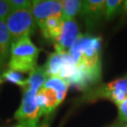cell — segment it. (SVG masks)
<instances>
[{
  "label": "cell",
  "instance_id": "cell-20",
  "mask_svg": "<svg viewBox=\"0 0 127 127\" xmlns=\"http://www.w3.org/2000/svg\"><path fill=\"white\" fill-rule=\"evenodd\" d=\"M12 11L8 1H2L0 0V19L6 20L8 15Z\"/></svg>",
  "mask_w": 127,
  "mask_h": 127
},
{
  "label": "cell",
  "instance_id": "cell-22",
  "mask_svg": "<svg viewBox=\"0 0 127 127\" xmlns=\"http://www.w3.org/2000/svg\"><path fill=\"white\" fill-rule=\"evenodd\" d=\"M36 127H48V124L45 123V124H43V125H41V126H36Z\"/></svg>",
  "mask_w": 127,
  "mask_h": 127
},
{
  "label": "cell",
  "instance_id": "cell-3",
  "mask_svg": "<svg viewBox=\"0 0 127 127\" xmlns=\"http://www.w3.org/2000/svg\"><path fill=\"white\" fill-rule=\"evenodd\" d=\"M6 24L13 44L22 37L30 36L35 31L36 22L31 7H27L12 10L7 17Z\"/></svg>",
  "mask_w": 127,
  "mask_h": 127
},
{
  "label": "cell",
  "instance_id": "cell-5",
  "mask_svg": "<svg viewBox=\"0 0 127 127\" xmlns=\"http://www.w3.org/2000/svg\"><path fill=\"white\" fill-rule=\"evenodd\" d=\"M32 12L39 25L50 17H62V1L57 0H35L32 1Z\"/></svg>",
  "mask_w": 127,
  "mask_h": 127
},
{
  "label": "cell",
  "instance_id": "cell-11",
  "mask_svg": "<svg viewBox=\"0 0 127 127\" xmlns=\"http://www.w3.org/2000/svg\"><path fill=\"white\" fill-rule=\"evenodd\" d=\"M48 75L44 66H37L34 70L29 73L27 78V84L25 88H30L38 92L48 79Z\"/></svg>",
  "mask_w": 127,
  "mask_h": 127
},
{
  "label": "cell",
  "instance_id": "cell-4",
  "mask_svg": "<svg viewBox=\"0 0 127 127\" xmlns=\"http://www.w3.org/2000/svg\"><path fill=\"white\" fill-rule=\"evenodd\" d=\"M37 92L30 88H23V96L18 110L16 111L14 118L23 127H36L40 116L35 96Z\"/></svg>",
  "mask_w": 127,
  "mask_h": 127
},
{
  "label": "cell",
  "instance_id": "cell-8",
  "mask_svg": "<svg viewBox=\"0 0 127 127\" xmlns=\"http://www.w3.org/2000/svg\"><path fill=\"white\" fill-rule=\"evenodd\" d=\"M63 26L64 20L62 17H50L39 24L43 36L54 43L56 42L57 40L59 39L61 34Z\"/></svg>",
  "mask_w": 127,
  "mask_h": 127
},
{
  "label": "cell",
  "instance_id": "cell-1",
  "mask_svg": "<svg viewBox=\"0 0 127 127\" xmlns=\"http://www.w3.org/2000/svg\"><path fill=\"white\" fill-rule=\"evenodd\" d=\"M101 41L100 37L80 35L68 51L73 64L85 70L101 71Z\"/></svg>",
  "mask_w": 127,
  "mask_h": 127
},
{
  "label": "cell",
  "instance_id": "cell-7",
  "mask_svg": "<svg viewBox=\"0 0 127 127\" xmlns=\"http://www.w3.org/2000/svg\"><path fill=\"white\" fill-rule=\"evenodd\" d=\"M106 1L104 0H88L83 1L81 15L84 17L87 25L94 27L105 17Z\"/></svg>",
  "mask_w": 127,
  "mask_h": 127
},
{
  "label": "cell",
  "instance_id": "cell-14",
  "mask_svg": "<svg viewBox=\"0 0 127 127\" xmlns=\"http://www.w3.org/2000/svg\"><path fill=\"white\" fill-rule=\"evenodd\" d=\"M2 78H4L5 80H7V82L14 83V84H17L20 86V87L25 88L27 84V78L24 77V75L22 74V73L18 72V71L16 70H12V69H9L5 71L2 74Z\"/></svg>",
  "mask_w": 127,
  "mask_h": 127
},
{
  "label": "cell",
  "instance_id": "cell-16",
  "mask_svg": "<svg viewBox=\"0 0 127 127\" xmlns=\"http://www.w3.org/2000/svg\"><path fill=\"white\" fill-rule=\"evenodd\" d=\"M100 89L103 91H121L127 94V76L124 78H120L107 83L101 87Z\"/></svg>",
  "mask_w": 127,
  "mask_h": 127
},
{
  "label": "cell",
  "instance_id": "cell-24",
  "mask_svg": "<svg viewBox=\"0 0 127 127\" xmlns=\"http://www.w3.org/2000/svg\"><path fill=\"white\" fill-rule=\"evenodd\" d=\"M15 127H23L22 125H18V126H15Z\"/></svg>",
  "mask_w": 127,
  "mask_h": 127
},
{
  "label": "cell",
  "instance_id": "cell-13",
  "mask_svg": "<svg viewBox=\"0 0 127 127\" xmlns=\"http://www.w3.org/2000/svg\"><path fill=\"white\" fill-rule=\"evenodd\" d=\"M63 12L62 18L65 20H73L78 14L81 13L83 1L78 0H64L62 1Z\"/></svg>",
  "mask_w": 127,
  "mask_h": 127
},
{
  "label": "cell",
  "instance_id": "cell-18",
  "mask_svg": "<svg viewBox=\"0 0 127 127\" xmlns=\"http://www.w3.org/2000/svg\"><path fill=\"white\" fill-rule=\"evenodd\" d=\"M35 101H36L37 106L40 109V116L42 115H48V103H47V97L45 96L44 90L41 88L38 91L35 96Z\"/></svg>",
  "mask_w": 127,
  "mask_h": 127
},
{
  "label": "cell",
  "instance_id": "cell-10",
  "mask_svg": "<svg viewBox=\"0 0 127 127\" xmlns=\"http://www.w3.org/2000/svg\"><path fill=\"white\" fill-rule=\"evenodd\" d=\"M12 40L6 20L0 19V64H2L6 61L8 53L11 50Z\"/></svg>",
  "mask_w": 127,
  "mask_h": 127
},
{
  "label": "cell",
  "instance_id": "cell-25",
  "mask_svg": "<svg viewBox=\"0 0 127 127\" xmlns=\"http://www.w3.org/2000/svg\"><path fill=\"white\" fill-rule=\"evenodd\" d=\"M126 127H127V126H126Z\"/></svg>",
  "mask_w": 127,
  "mask_h": 127
},
{
  "label": "cell",
  "instance_id": "cell-23",
  "mask_svg": "<svg viewBox=\"0 0 127 127\" xmlns=\"http://www.w3.org/2000/svg\"><path fill=\"white\" fill-rule=\"evenodd\" d=\"M2 83V78H1V76H0V84Z\"/></svg>",
  "mask_w": 127,
  "mask_h": 127
},
{
  "label": "cell",
  "instance_id": "cell-2",
  "mask_svg": "<svg viewBox=\"0 0 127 127\" xmlns=\"http://www.w3.org/2000/svg\"><path fill=\"white\" fill-rule=\"evenodd\" d=\"M11 58L8 63L10 69L21 73H31L37 67L40 50L33 44L30 36L21 38L12 44Z\"/></svg>",
  "mask_w": 127,
  "mask_h": 127
},
{
  "label": "cell",
  "instance_id": "cell-21",
  "mask_svg": "<svg viewBox=\"0 0 127 127\" xmlns=\"http://www.w3.org/2000/svg\"><path fill=\"white\" fill-rule=\"evenodd\" d=\"M117 106L120 118L122 121L127 122V97L121 104H119Z\"/></svg>",
  "mask_w": 127,
  "mask_h": 127
},
{
  "label": "cell",
  "instance_id": "cell-19",
  "mask_svg": "<svg viewBox=\"0 0 127 127\" xmlns=\"http://www.w3.org/2000/svg\"><path fill=\"white\" fill-rule=\"evenodd\" d=\"M8 2L12 10L23 9L32 7V1L27 0H9Z\"/></svg>",
  "mask_w": 127,
  "mask_h": 127
},
{
  "label": "cell",
  "instance_id": "cell-12",
  "mask_svg": "<svg viewBox=\"0 0 127 127\" xmlns=\"http://www.w3.org/2000/svg\"><path fill=\"white\" fill-rule=\"evenodd\" d=\"M68 85L67 84V83L64 80H63L62 78L58 77H51L48 78V79L42 88H50V89L55 91V93H57L58 101L60 104L65 98L66 93L68 91Z\"/></svg>",
  "mask_w": 127,
  "mask_h": 127
},
{
  "label": "cell",
  "instance_id": "cell-6",
  "mask_svg": "<svg viewBox=\"0 0 127 127\" xmlns=\"http://www.w3.org/2000/svg\"><path fill=\"white\" fill-rule=\"evenodd\" d=\"M78 24L74 20L64 21L63 29L59 39L55 43V51L68 52L79 37Z\"/></svg>",
  "mask_w": 127,
  "mask_h": 127
},
{
  "label": "cell",
  "instance_id": "cell-9",
  "mask_svg": "<svg viewBox=\"0 0 127 127\" xmlns=\"http://www.w3.org/2000/svg\"><path fill=\"white\" fill-rule=\"evenodd\" d=\"M68 52L55 51L50 55L47 62L44 65L48 77H59L60 71L64 64Z\"/></svg>",
  "mask_w": 127,
  "mask_h": 127
},
{
  "label": "cell",
  "instance_id": "cell-15",
  "mask_svg": "<svg viewBox=\"0 0 127 127\" xmlns=\"http://www.w3.org/2000/svg\"><path fill=\"white\" fill-rule=\"evenodd\" d=\"M123 2L124 1H121V0H107L106 1V18H112L116 14L122 12Z\"/></svg>",
  "mask_w": 127,
  "mask_h": 127
},
{
  "label": "cell",
  "instance_id": "cell-17",
  "mask_svg": "<svg viewBox=\"0 0 127 127\" xmlns=\"http://www.w3.org/2000/svg\"><path fill=\"white\" fill-rule=\"evenodd\" d=\"M44 90V93L47 97V103H48V112L49 114L52 112L58 106L60 105L59 101H58L57 93L55 91L50 89V88H42Z\"/></svg>",
  "mask_w": 127,
  "mask_h": 127
}]
</instances>
